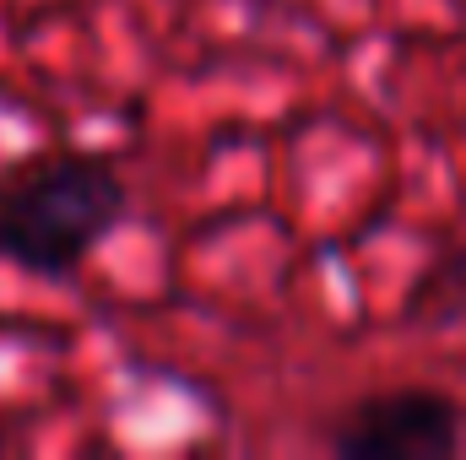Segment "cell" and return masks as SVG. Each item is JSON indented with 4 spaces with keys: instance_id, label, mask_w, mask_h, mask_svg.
Instances as JSON below:
<instances>
[{
    "instance_id": "obj_1",
    "label": "cell",
    "mask_w": 466,
    "mask_h": 460,
    "mask_svg": "<svg viewBox=\"0 0 466 460\" xmlns=\"http://www.w3.org/2000/svg\"><path fill=\"white\" fill-rule=\"evenodd\" d=\"M125 206L130 190L109 157L98 152L55 157L22 174L0 195V255L27 276L66 282L125 223Z\"/></svg>"
},
{
    "instance_id": "obj_2",
    "label": "cell",
    "mask_w": 466,
    "mask_h": 460,
    "mask_svg": "<svg viewBox=\"0 0 466 460\" xmlns=\"http://www.w3.org/2000/svg\"><path fill=\"white\" fill-rule=\"evenodd\" d=\"M326 445L342 460H451L461 450V406L423 385L380 390L352 401Z\"/></svg>"
}]
</instances>
